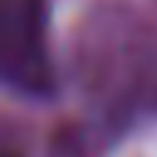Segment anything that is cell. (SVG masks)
I'll return each mask as SVG.
<instances>
[{
    "instance_id": "6da1fadb",
    "label": "cell",
    "mask_w": 157,
    "mask_h": 157,
    "mask_svg": "<svg viewBox=\"0 0 157 157\" xmlns=\"http://www.w3.org/2000/svg\"><path fill=\"white\" fill-rule=\"evenodd\" d=\"M47 29L44 0H2L0 69L5 83L22 96L44 98L54 91Z\"/></svg>"
}]
</instances>
